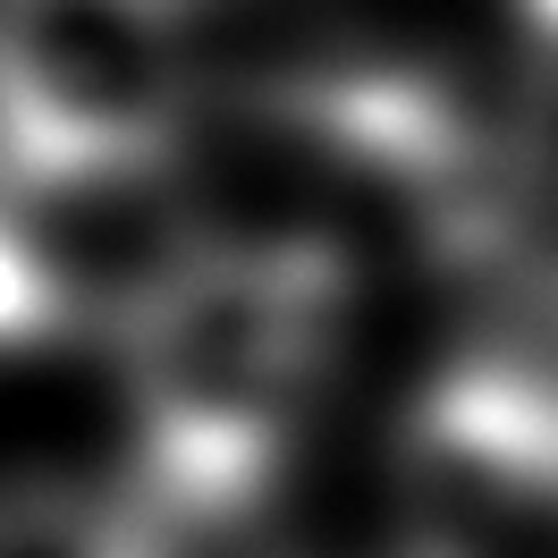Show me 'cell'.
<instances>
[{"label":"cell","instance_id":"cell-1","mask_svg":"<svg viewBox=\"0 0 558 558\" xmlns=\"http://www.w3.org/2000/svg\"><path fill=\"white\" fill-rule=\"evenodd\" d=\"M330 339V279L305 254H204L136 322V407L153 483L220 508L271 465Z\"/></svg>","mask_w":558,"mask_h":558},{"label":"cell","instance_id":"cell-2","mask_svg":"<svg viewBox=\"0 0 558 558\" xmlns=\"http://www.w3.org/2000/svg\"><path fill=\"white\" fill-rule=\"evenodd\" d=\"M0 110L35 161H119L170 119V35L144 0H17L0 17Z\"/></svg>","mask_w":558,"mask_h":558},{"label":"cell","instance_id":"cell-3","mask_svg":"<svg viewBox=\"0 0 558 558\" xmlns=\"http://www.w3.org/2000/svg\"><path fill=\"white\" fill-rule=\"evenodd\" d=\"M0 558H153V542L85 499H0Z\"/></svg>","mask_w":558,"mask_h":558},{"label":"cell","instance_id":"cell-4","mask_svg":"<svg viewBox=\"0 0 558 558\" xmlns=\"http://www.w3.org/2000/svg\"><path fill=\"white\" fill-rule=\"evenodd\" d=\"M51 322H60V279L43 271V254L17 229H0V348L43 339Z\"/></svg>","mask_w":558,"mask_h":558},{"label":"cell","instance_id":"cell-5","mask_svg":"<svg viewBox=\"0 0 558 558\" xmlns=\"http://www.w3.org/2000/svg\"><path fill=\"white\" fill-rule=\"evenodd\" d=\"M542 17H550V26H558V0H542Z\"/></svg>","mask_w":558,"mask_h":558}]
</instances>
